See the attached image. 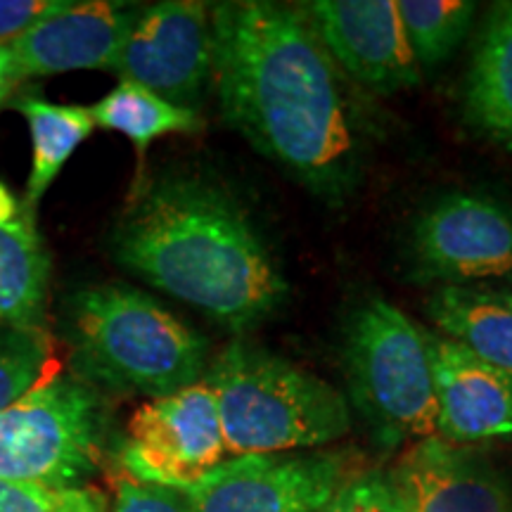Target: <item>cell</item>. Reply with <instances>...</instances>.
<instances>
[{
    "mask_svg": "<svg viewBox=\"0 0 512 512\" xmlns=\"http://www.w3.org/2000/svg\"><path fill=\"white\" fill-rule=\"evenodd\" d=\"M209 17L226 124L313 195L347 200L363 162L356 110L302 5L235 0Z\"/></svg>",
    "mask_w": 512,
    "mask_h": 512,
    "instance_id": "obj_1",
    "label": "cell"
},
{
    "mask_svg": "<svg viewBox=\"0 0 512 512\" xmlns=\"http://www.w3.org/2000/svg\"><path fill=\"white\" fill-rule=\"evenodd\" d=\"M112 249L145 283L233 332L254 328L287 294L247 211L200 176L147 183L114 228Z\"/></svg>",
    "mask_w": 512,
    "mask_h": 512,
    "instance_id": "obj_2",
    "label": "cell"
},
{
    "mask_svg": "<svg viewBox=\"0 0 512 512\" xmlns=\"http://www.w3.org/2000/svg\"><path fill=\"white\" fill-rule=\"evenodd\" d=\"M67 339L76 377L112 392L159 399L207 375V339L124 283L76 290L67 304Z\"/></svg>",
    "mask_w": 512,
    "mask_h": 512,
    "instance_id": "obj_3",
    "label": "cell"
},
{
    "mask_svg": "<svg viewBox=\"0 0 512 512\" xmlns=\"http://www.w3.org/2000/svg\"><path fill=\"white\" fill-rule=\"evenodd\" d=\"M204 380L230 458L320 448L351 430L349 403L332 384L240 339L214 358Z\"/></svg>",
    "mask_w": 512,
    "mask_h": 512,
    "instance_id": "obj_4",
    "label": "cell"
},
{
    "mask_svg": "<svg viewBox=\"0 0 512 512\" xmlns=\"http://www.w3.org/2000/svg\"><path fill=\"white\" fill-rule=\"evenodd\" d=\"M349 399L384 453L437 434V396L422 330L394 304L366 299L344 328Z\"/></svg>",
    "mask_w": 512,
    "mask_h": 512,
    "instance_id": "obj_5",
    "label": "cell"
},
{
    "mask_svg": "<svg viewBox=\"0 0 512 512\" xmlns=\"http://www.w3.org/2000/svg\"><path fill=\"white\" fill-rule=\"evenodd\" d=\"M105 427L98 389L57 370L0 411V479L50 491L88 486L100 470Z\"/></svg>",
    "mask_w": 512,
    "mask_h": 512,
    "instance_id": "obj_6",
    "label": "cell"
},
{
    "mask_svg": "<svg viewBox=\"0 0 512 512\" xmlns=\"http://www.w3.org/2000/svg\"><path fill=\"white\" fill-rule=\"evenodd\" d=\"M228 456L207 380L150 399L128 420L119 463L126 477L188 491Z\"/></svg>",
    "mask_w": 512,
    "mask_h": 512,
    "instance_id": "obj_7",
    "label": "cell"
},
{
    "mask_svg": "<svg viewBox=\"0 0 512 512\" xmlns=\"http://www.w3.org/2000/svg\"><path fill=\"white\" fill-rule=\"evenodd\" d=\"M411 256L422 280L512 285V209L482 192H448L415 221Z\"/></svg>",
    "mask_w": 512,
    "mask_h": 512,
    "instance_id": "obj_8",
    "label": "cell"
},
{
    "mask_svg": "<svg viewBox=\"0 0 512 512\" xmlns=\"http://www.w3.org/2000/svg\"><path fill=\"white\" fill-rule=\"evenodd\" d=\"M344 451L233 456L190 486L195 512H320L347 482Z\"/></svg>",
    "mask_w": 512,
    "mask_h": 512,
    "instance_id": "obj_9",
    "label": "cell"
},
{
    "mask_svg": "<svg viewBox=\"0 0 512 512\" xmlns=\"http://www.w3.org/2000/svg\"><path fill=\"white\" fill-rule=\"evenodd\" d=\"M114 74L197 112L211 83L209 5L164 0L138 10Z\"/></svg>",
    "mask_w": 512,
    "mask_h": 512,
    "instance_id": "obj_10",
    "label": "cell"
},
{
    "mask_svg": "<svg viewBox=\"0 0 512 512\" xmlns=\"http://www.w3.org/2000/svg\"><path fill=\"white\" fill-rule=\"evenodd\" d=\"M302 10L339 72L361 86L394 93L420 83L396 0H316Z\"/></svg>",
    "mask_w": 512,
    "mask_h": 512,
    "instance_id": "obj_11",
    "label": "cell"
},
{
    "mask_svg": "<svg viewBox=\"0 0 512 512\" xmlns=\"http://www.w3.org/2000/svg\"><path fill=\"white\" fill-rule=\"evenodd\" d=\"M138 10L136 5L110 0H69L60 12L5 46L12 74L19 83L81 69L114 72Z\"/></svg>",
    "mask_w": 512,
    "mask_h": 512,
    "instance_id": "obj_12",
    "label": "cell"
},
{
    "mask_svg": "<svg viewBox=\"0 0 512 512\" xmlns=\"http://www.w3.org/2000/svg\"><path fill=\"white\" fill-rule=\"evenodd\" d=\"M389 477L408 512H512L510 486L496 465L437 434L403 448Z\"/></svg>",
    "mask_w": 512,
    "mask_h": 512,
    "instance_id": "obj_13",
    "label": "cell"
},
{
    "mask_svg": "<svg viewBox=\"0 0 512 512\" xmlns=\"http://www.w3.org/2000/svg\"><path fill=\"white\" fill-rule=\"evenodd\" d=\"M437 396V437L470 446L512 437V375L451 339L427 332Z\"/></svg>",
    "mask_w": 512,
    "mask_h": 512,
    "instance_id": "obj_14",
    "label": "cell"
},
{
    "mask_svg": "<svg viewBox=\"0 0 512 512\" xmlns=\"http://www.w3.org/2000/svg\"><path fill=\"white\" fill-rule=\"evenodd\" d=\"M50 285V254L36 211L0 181V320L43 325Z\"/></svg>",
    "mask_w": 512,
    "mask_h": 512,
    "instance_id": "obj_15",
    "label": "cell"
},
{
    "mask_svg": "<svg viewBox=\"0 0 512 512\" xmlns=\"http://www.w3.org/2000/svg\"><path fill=\"white\" fill-rule=\"evenodd\" d=\"M463 107L470 126L512 152V0L486 15L465 76Z\"/></svg>",
    "mask_w": 512,
    "mask_h": 512,
    "instance_id": "obj_16",
    "label": "cell"
},
{
    "mask_svg": "<svg viewBox=\"0 0 512 512\" xmlns=\"http://www.w3.org/2000/svg\"><path fill=\"white\" fill-rule=\"evenodd\" d=\"M441 337L512 375V287L441 285L427 299Z\"/></svg>",
    "mask_w": 512,
    "mask_h": 512,
    "instance_id": "obj_17",
    "label": "cell"
},
{
    "mask_svg": "<svg viewBox=\"0 0 512 512\" xmlns=\"http://www.w3.org/2000/svg\"><path fill=\"white\" fill-rule=\"evenodd\" d=\"M12 107L22 112L29 124L31 171L22 200L36 211L69 157L93 133L95 119L91 107L55 105L41 95H24Z\"/></svg>",
    "mask_w": 512,
    "mask_h": 512,
    "instance_id": "obj_18",
    "label": "cell"
},
{
    "mask_svg": "<svg viewBox=\"0 0 512 512\" xmlns=\"http://www.w3.org/2000/svg\"><path fill=\"white\" fill-rule=\"evenodd\" d=\"M91 112L95 126L117 131L131 140L140 166H143L147 147L157 138L171 136V133H195L204 124L195 110L178 107L131 81H119L114 91L95 102Z\"/></svg>",
    "mask_w": 512,
    "mask_h": 512,
    "instance_id": "obj_19",
    "label": "cell"
},
{
    "mask_svg": "<svg viewBox=\"0 0 512 512\" xmlns=\"http://www.w3.org/2000/svg\"><path fill=\"white\" fill-rule=\"evenodd\" d=\"M396 10L420 69L437 67L456 53L477 15L470 0H396Z\"/></svg>",
    "mask_w": 512,
    "mask_h": 512,
    "instance_id": "obj_20",
    "label": "cell"
},
{
    "mask_svg": "<svg viewBox=\"0 0 512 512\" xmlns=\"http://www.w3.org/2000/svg\"><path fill=\"white\" fill-rule=\"evenodd\" d=\"M60 370L55 342L43 325L0 320V411Z\"/></svg>",
    "mask_w": 512,
    "mask_h": 512,
    "instance_id": "obj_21",
    "label": "cell"
},
{
    "mask_svg": "<svg viewBox=\"0 0 512 512\" xmlns=\"http://www.w3.org/2000/svg\"><path fill=\"white\" fill-rule=\"evenodd\" d=\"M320 512H408L389 472H356Z\"/></svg>",
    "mask_w": 512,
    "mask_h": 512,
    "instance_id": "obj_22",
    "label": "cell"
},
{
    "mask_svg": "<svg viewBox=\"0 0 512 512\" xmlns=\"http://www.w3.org/2000/svg\"><path fill=\"white\" fill-rule=\"evenodd\" d=\"M110 512H195L188 491L121 477Z\"/></svg>",
    "mask_w": 512,
    "mask_h": 512,
    "instance_id": "obj_23",
    "label": "cell"
},
{
    "mask_svg": "<svg viewBox=\"0 0 512 512\" xmlns=\"http://www.w3.org/2000/svg\"><path fill=\"white\" fill-rule=\"evenodd\" d=\"M69 0H0V48L60 12Z\"/></svg>",
    "mask_w": 512,
    "mask_h": 512,
    "instance_id": "obj_24",
    "label": "cell"
},
{
    "mask_svg": "<svg viewBox=\"0 0 512 512\" xmlns=\"http://www.w3.org/2000/svg\"><path fill=\"white\" fill-rule=\"evenodd\" d=\"M62 491L0 479V512H55Z\"/></svg>",
    "mask_w": 512,
    "mask_h": 512,
    "instance_id": "obj_25",
    "label": "cell"
},
{
    "mask_svg": "<svg viewBox=\"0 0 512 512\" xmlns=\"http://www.w3.org/2000/svg\"><path fill=\"white\" fill-rule=\"evenodd\" d=\"M55 512H110V505L102 491L81 486V489L62 491Z\"/></svg>",
    "mask_w": 512,
    "mask_h": 512,
    "instance_id": "obj_26",
    "label": "cell"
},
{
    "mask_svg": "<svg viewBox=\"0 0 512 512\" xmlns=\"http://www.w3.org/2000/svg\"><path fill=\"white\" fill-rule=\"evenodd\" d=\"M15 86H17V79H15V74H12L8 50L0 48V107L5 105V100L10 98L12 88Z\"/></svg>",
    "mask_w": 512,
    "mask_h": 512,
    "instance_id": "obj_27",
    "label": "cell"
}]
</instances>
